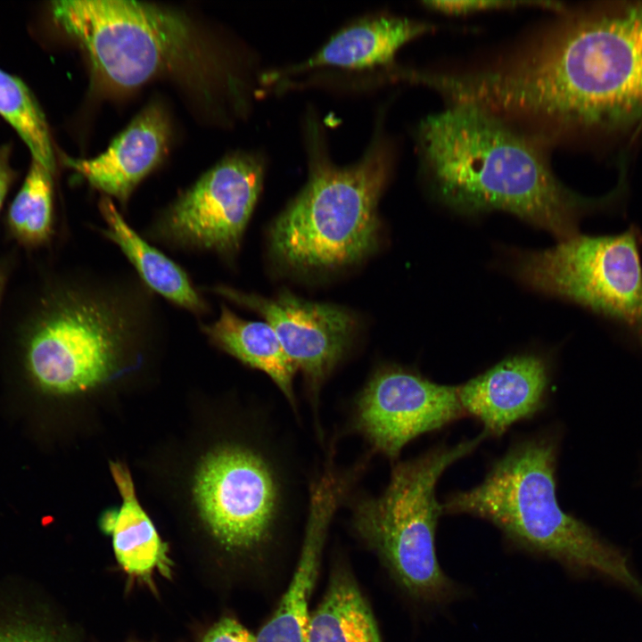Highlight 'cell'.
<instances>
[{"mask_svg": "<svg viewBox=\"0 0 642 642\" xmlns=\"http://www.w3.org/2000/svg\"><path fill=\"white\" fill-rule=\"evenodd\" d=\"M136 328L129 311L113 299L60 288L42 299L21 333L24 370L43 392L88 390L117 370Z\"/></svg>", "mask_w": 642, "mask_h": 642, "instance_id": "cell-6", "label": "cell"}, {"mask_svg": "<svg viewBox=\"0 0 642 642\" xmlns=\"http://www.w3.org/2000/svg\"><path fill=\"white\" fill-rule=\"evenodd\" d=\"M58 25L87 54L95 70L119 87L137 86L193 60L196 37L185 17L137 1L52 3Z\"/></svg>", "mask_w": 642, "mask_h": 642, "instance_id": "cell-8", "label": "cell"}, {"mask_svg": "<svg viewBox=\"0 0 642 642\" xmlns=\"http://www.w3.org/2000/svg\"><path fill=\"white\" fill-rule=\"evenodd\" d=\"M430 10L447 14H470L482 11L514 9L520 6H537L560 12L565 7L557 2L548 1H425L423 3Z\"/></svg>", "mask_w": 642, "mask_h": 642, "instance_id": "cell-23", "label": "cell"}, {"mask_svg": "<svg viewBox=\"0 0 642 642\" xmlns=\"http://www.w3.org/2000/svg\"><path fill=\"white\" fill-rule=\"evenodd\" d=\"M52 175L32 160L22 186L10 206L7 226L11 235L23 246H41L52 235Z\"/></svg>", "mask_w": 642, "mask_h": 642, "instance_id": "cell-21", "label": "cell"}, {"mask_svg": "<svg viewBox=\"0 0 642 642\" xmlns=\"http://www.w3.org/2000/svg\"><path fill=\"white\" fill-rule=\"evenodd\" d=\"M311 152L306 185L268 234L273 259L298 273L349 267L374 250L377 206L390 170L388 151L380 142L346 167Z\"/></svg>", "mask_w": 642, "mask_h": 642, "instance_id": "cell-4", "label": "cell"}, {"mask_svg": "<svg viewBox=\"0 0 642 642\" xmlns=\"http://www.w3.org/2000/svg\"><path fill=\"white\" fill-rule=\"evenodd\" d=\"M0 642H71L64 634L40 621L22 618L0 620Z\"/></svg>", "mask_w": 642, "mask_h": 642, "instance_id": "cell-24", "label": "cell"}, {"mask_svg": "<svg viewBox=\"0 0 642 642\" xmlns=\"http://www.w3.org/2000/svg\"><path fill=\"white\" fill-rule=\"evenodd\" d=\"M111 470L123 503L103 514L100 526L111 536L118 563L130 577L150 585L156 572L170 578L173 563L167 545L139 505L128 471L118 463H112Z\"/></svg>", "mask_w": 642, "mask_h": 642, "instance_id": "cell-16", "label": "cell"}, {"mask_svg": "<svg viewBox=\"0 0 642 642\" xmlns=\"http://www.w3.org/2000/svg\"><path fill=\"white\" fill-rule=\"evenodd\" d=\"M270 442L221 447L207 457L196 475L201 515L228 551L248 552L266 545L292 506L287 469Z\"/></svg>", "mask_w": 642, "mask_h": 642, "instance_id": "cell-9", "label": "cell"}, {"mask_svg": "<svg viewBox=\"0 0 642 642\" xmlns=\"http://www.w3.org/2000/svg\"><path fill=\"white\" fill-rule=\"evenodd\" d=\"M6 275H7L6 268L4 266L0 265V300H1L3 292H4L6 278H7Z\"/></svg>", "mask_w": 642, "mask_h": 642, "instance_id": "cell-27", "label": "cell"}, {"mask_svg": "<svg viewBox=\"0 0 642 642\" xmlns=\"http://www.w3.org/2000/svg\"><path fill=\"white\" fill-rule=\"evenodd\" d=\"M263 177V163L255 156L237 153L223 159L165 211L157 235L177 246L235 254Z\"/></svg>", "mask_w": 642, "mask_h": 642, "instance_id": "cell-10", "label": "cell"}, {"mask_svg": "<svg viewBox=\"0 0 642 642\" xmlns=\"http://www.w3.org/2000/svg\"><path fill=\"white\" fill-rule=\"evenodd\" d=\"M203 330L221 349L267 374L296 408L294 377L297 370L268 322L243 319L223 305L218 318Z\"/></svg>", "mask_w": 642, "mask_h": 642, "instance_id": "cell-18", "label": "cell"}, {"mask_svg": "<svg viewBox=\"0 0 642 642\" xmlns=\"http://www.w3.org/2000/svg\"><path fill=\"white\" fill-rule=\"evenodd\" d=\"M433 29L429 23L407 18L363 20L337 32L309 60L287 72L323 66L362 70L390 64L403 45Z\"/></svg>", "mask_w": 642, "mask_h": 642, "instance_id": "cell-17", "label": "cell"}, {"mask_svg": "<svg viewBox=\"0 0 642 642\" xmlns=\"http://www.w3.org/2000/svg\"><path fill=\"white\" fill-rule=\"evenodd\" d=\"M416 140L422 170L444 203L469 214L504 210L560 241L579 234L582 218L613 207L623 193L621 185L598 198L572 192L554 174L549 150L471 104H449L428 116Z\"/></svg>", "mask_w": 642, "mask_h": 642, "instance_id": "cell-2", "label": "cell"}, {"mask_svg": "<svg viewBox=\"0 0 642 642\" xmlns=\"http://www.w3.org/2000/svg\"><path fill=\"white\" fill-rule=\"evenodd\" d=\"M169 127L157 104L144 108L110 144L93 159L65 158V163L93 186L126 201L136 185L162 160Z\"/></svg>", "mask_w": 642, "mask_h": 642, "instance_id": "cell-15", "label": "cell"}, {"mask_svg": "<svg viewBox=\"0 0 642 642\" xmlns=\"http://www.w3.org/2000/svg\"><path fill=\"white\" fill-rule=\"evenodd\" d=\"M350 477L329 461L309 484L305 531L300 557L278 605L259 630L257 642H308L309 603L333 517L346 498Z\"/></svg>", "mask_w": 642, "mask_h": 642, "instance_id": "cell-13", "label": "cell"}, {"mask_svg": "<svg viewBox=\"0 0 642 642\" xmlns=\"http://www.w3.org/2000/svg\"><path fill=\"white\" fill-rule=\"evenodd\" d=\"M465 416L457 386L386 366L371 375L357 396L353 426L373 451L395 461L416 437Z\"/></svg>", "mask_w": 642, "mask_h": 642, "instance_id": "cell-11", "label": "cell"}, {"mask_svg": "<svg viewBox=\"0 0 642 642\" xmlns=\"http://www.w3.org/2000/svg\"><path fill=\"white\" fill-rule=\"evenodd\" d=\"M548 383L545 360L526 354L507 358L457 389L465 415L478 419L487 436L499 437L542 408Z\"/></svg>", "mask_w": 642, "mask_h": 642, "instance_id": "cell-14", "label": "cell"}, {"mask_svg": "<svg viewBox=\"0 0 642 642\" xmlns=\"http://www.w3.org/2000/svg\"><path fill=\"white\" fill-rule=\"evenodd\" d=\"M213 291L256 311L272 326L316 403L323 384L353 342L356 317L340 306L308 300L287 290L271 298L226 286Z\"/></svg>", "mask_w": 642, "mask_h": 642, "instance_id": "cell-12", "label": "cell"}, {"mask_svg": "<svg viewBox=\"0 0 642 642\" xmlns=\"http://www.w3.org/2000/svg\"><path fill=\"white\" fill-rule=\"evenodd\" d=\"M0 115L25 143L32 160L54 174V154L45 114L28 86L20 78L2 70Z\"/></svg>", "mask_w": 642, "mask_h": 642, "instance_id": "cell-22", "label": "cell"}, {"mask_svg": "<svg viewBox=\"0 0 642 642\" xmlns=\"http://www.w3.org/2000/svg\"><path fill=\"white\" fill-rule=\"evenodd\" d=\"M486 437L482 432L453 447L440 445L398 462L383 492L360 496L351 504L356 535L378 556L399 586L421 603L441 605L460 594L436 554V529L443 508L435 489L444 471Z\"/></svg>", "mask_w": 642, "mask_h": 642, "instance_id": "cell-5", "label": "cell"}, {"mask_svg": "<svg viewBox=\"0 0 642 642\" xmlns=\"http://www.w3.org/2000/svg\"><path fill=\"white\" fill-rule=\"evenodd\" d=\"M13 179V170L10 164V149L7 145L0 147V210Z\"/></svg>", "mask_w": 642, "mask_h": 642, "instance_id": "cell-26", "label": "cell"}, {"mask_svg": "<svg viewBox=\"0 0 642 642\" xmlns=\"http://www.w3.org/2000/svg\"><path fill=\"white\" fill-rule=\"evenodd\" d=\"M308 642H383L368 602L352 573L340 567L310 614Z\"/></svg>", "mask_w": 642, "mask_h": 642, "instance_id": "cell-19", "label": "cell"}, {"mask_svg": "<svg viewBox=\"0 0 642 642\" xmlns=\"http://www.w3.org/2000/svg\"><path fill=\"white\" fill-rule=\"evenodd\" d=\"M106 223L104 235L114 242L155 292L190 311L201 313L206 306L185 273L171 259L142 239L123 219L109 198L100 202Z\"/></svg>", "mask_w": 642, "mask_h": 642, "instance_id": "cell-20", "label": "cell"}, {"mask_svg": "<svg viewBox=\"0 0 642 642\" xmlns=\"http://www.w3.org/2000/svg\"><path fill=\"white\" fill-rule=\"evenodd\" d=\"M557 441L539 435L514 445L477 486L450 495L443 514L491 523L514 546L600 580L642 602V578L628 552L565 513L556 498Z\"/></svg>", "mask_w": 642, "mask_h": 642, "instance_id": "cell-3", "label": "cell"}, {"mask_svg": "<svg viewBox=\"0 0 642 642\" xmlns=\"http://www.w3.org/2000/svg\"><path fill=\"white\" fill-rule=\"evenodd\" d=\"M483 106L544 147L642 128V2L566 11L478 79Z\"/></svg>", "mask_w": 642, "mask_h": 642, "instance_id": "cell-1", "label": "cell"}, {"mask_svg": "<svg viewBox=\"0 0 642 642\" xmlns=\"http://www.w3.org/2000/svg\"><path fill=\"white\" fill-rule=\"evenodd\" d=\"M201 642H257V638L235 619L223 617L210 627Z\"/></svg>", "mask_w": 642, "mask_h": 642, "instance_id": "cell-25", "label": "cell"}, {"mask_svg": "<svg viewBox=\"0 0 642 642\" xmlns=\"http://www.w3.org/2000/svg\"><path fill=\"white\" fill-rule=\"evenodd\" d=\"M642 234L580 235L546 250L521 251L516 276L621 328L642 349Z\"/></svg>", "mask_w": 642, "mask_h": 642, "instance_id": "cell-7", "label": "cell"}]
</instances>
